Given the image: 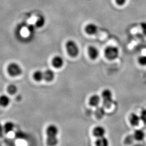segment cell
I'll use <instances>...</instances> for the list:
<instances>
[{"instance_id":"44dd1931","label":"cell","mask_w":146,"mask_h":146,"mask_svg":"<svg viewBox=\"0 0 146 146\" xmlns=\"http://www.w3.org/2000/svg\"><path fill=\"white\" fill-rule=\"evenodd\" d=\"M16 135L19 139H24L25 137L26 136L24 133H23L22 131H17V133H16Z\"/></svg>"},{"instance_id":"e0dca14e","label":"cell","mask_w":146,"mask_h":146,"mask_svg":"<svg viewBox=\"0 0 146 146\" xmlns=\"http://www.w3.org/2000/svg\"><path fill=\"white\" fill-rule=\"evenodd\" d=\"M3 126H4L5 133H7V134L11 133V131H13L14 129V127H15L14 123H13L11 121L6 122Z\"/></svg>"},{"instance_id":"8992f818","label":"cell","mask_w":146,"mask_h":146,"mask_svg":"<svg viewBox=\"0 0 146 146\" xmlns=\"http://www.w3.org/2000/svg\"><path fill=\"white\" fill-rule=\"evenodd\" d=\"M93 134L96 137H101L104 136V135L106 134V129L104 127L102 126H96L93 129Z\"/></svg>"},{"instance_id":"d6986e66","label":"cell","mask_w":146,"mask_h":146,"mask_svg":"<svg viewBox=\"0 0 146 146\" xmlns=\"http://www.w3.org/2000/svg\"><path fill=\"white\" fill-rule=\"evenodd\" d=\"M140 119L141 121H142L146 125V110H143L141 112L140 115Z\"/></svg>"},{"instance_id":"9c48e42d","label":"cell","mask_w":146,"mask_h":146,"mask_svg":"<svg viewBox=\"0 0 146 146\" xmlns=\"http://www.w3.org/2000/svg\"><path fill=\"white\" fill-rule=\"evenodd\" d=\"M89 56L92 60H96L98 58L99 52L98 49L94 46H90L88 49Z\"/></svg>"},{"instance_id":"30bf717a","label":"cell","mask_w":146,"mask_h":146,"mask_svg":"<svg viewBox=\"0 0 146 146\" xmlns=\"http://www.w3.org/2000/svg\"><path fill=\"white\" fill-rule=\"evenodd\" d=\"M129 122H130L131 125L133 126H136V125H139V124L141 121V119H140V116L137 115L135 113H132L129 116Z\"/></svg>"},{"instance_id":"277c9868","label":"cell","mask_w":146,"mask_h":146,"mask_svg":"<svg viewBox=\"0 0 146 146\" xmlns=\"http://www.w3.org/2000/svg\"><path fill=\"white\" fill-rule=\"evenodd\" d=\"M7 71L11 76L14 77L20 75L22 72L20 66L16 63L9 64L7 68Z\"/></svg>"},{"instance_id":"7402d4cb","label":"cell","mask_w":146,"mask_h":146,"mask_svg":"<svg viewBox=\"0 0 146 146\" xmlns=\"http://www.w3.org/2000/svg\"><path fill=\"white\" fill-rule=\"evenodd\" d=\"M141 27L143 34L146 36V22H142Z\"/></svg>"},{"instance_id":"8fae6325","label":"cell","mask_w":146,"mask_h":146,"mask_svg":"<svg viewBox=\"0 0 146 146\" xmlns=\"http://www.w3.org/2000/svg\"><path fill=\"white\" fill-rule=\"evenodd\" d=\"M55 78V73L51 69H47L44 72V80L47 82H51Z\"/></svg>"},{"instance_id":"52a82bcc","label":"cell","mask_w":146,"mask_h":146,"mask_svg":"<svg viewBox=\"0 0 146 146\" xmlns=\"http://www.w3.org/2000/svg\"><path fill=\"white\" fill-rule=\"evenodd\" d=\"M85 31L90 35H95L98 31V28L94 23H89L85 27Z\"/></svg>"},{"instance_id":"5bb4252c","label":"cell","mask_w":146,"mask_h":146,"mask_svg":"<svg viewBox=\"0 0 146 146\" xmlns=\"http://www.w3.org/2000/svg\"><path fill=\"white\" fill-rule=\"evenodd\" d=\"M145 132L140 129L135 131L134 133V137L137 141H142L145 138Z\"/></svg>"},{"instance_id":"9a60e30c","label":"cell","mask_w":146,"mask_h":146,"mask_svg":"<svg viewBox=\"0 0 146 146\" xmlns=\"http://www.w3.org/2000/svg\"><path fill=\"white\" fill-rule=\"evenodd\" d=\"M96 146H109V142L108 139L104 136L98 138L95 142Z\"/></svg>"},{"instance_id":"ba28073f","label":"cell","mask_w":146,"mask_h":146,"mask_svg":"<svg viewBox=\"0 0 146 146\" xmlns=\"http://www.w3.org/2000/svg\"><path fill=\"white\" fill-rule=\"evenodd\" d=\"M52 65L55 68H61L64 64V61L62 58L60 56H56L52 59Z\"/></svg>"},{"instance_id":"3957f363","label":"cell","mask_w":146,"mask_h":146,"mask_svg":"<svg viewBox=\"0 0 146 146\" xmlns=\"http://www.w3.org/2000/svg\"><path fill=\"white\" fill-rule=\"evenodd\" d=\"M119 49L114 46H108L104 49V56L108 60H113L119 56Z\"/></svg>"},{"instance_id":"ac0fdd59","label":"cell","mask_w":146,"mask_h":146,"mask_svg":"<svg viewBox=\"0 0 146 146\" xmlns=\"http://www.w3.org/2000/svg\"><path fill=\"white\" fill-rule=\"evenodd\" d=\"M7 91L8 93L11 95H14L16 94V93L17 91V88L15 84H10L8 88H7Z\"/></svg>"},{"instance_id":"603a6c76","label":"cell","mask_w":146,"mask_h":146,"mask_svg":"<svg viewBox=\"0 0 146 146\" xmlns=\"http://www.w3.org/2000/svg\"><path fill=\"white\" fill-rule=\"evenodd\" d=\"M115 1L117 5L121 6L124 5L125 4L126 0H115Z\"/></svg>"},{"instance_id":"4fadbf2b","label":"cell","mask_w":146,"mask_h":146,"mask_svg":"<svg viewBox=\"0 0 146 146\" xmlns=\"http://www.w3.org/2000/svg\"><path fill=\"white\" fill-rule=\"evenodd\" d=\"M11 103V100L5 94L0 96V105L2 107H7Z\"/></svg>"},{"instance_id":"2e32d148","label":"cell","mask_w":146,"mask_h":146,"mask_svg":"<svg viewBox=\"0 0 146 146\" xmlns=\"http://www.w3.org/2000/svg\"><path fill=\"white\" fill-rule=\"evenodd\" d=\"M33 78L37 82H41L44 79V73L41 70H36L34 73Z\"/></svg>"},{"instance_id":"5b68a950","label":"cell","mask_w":146,"mask_h":146,"mask_svg":"<svg viewBox=\"0 0 146 146\" xmlns=\"http://www.w3.org/2000/svg\"><path fill=\"white\" fill-rule=\"evenodd\" d=\"M103 102L105 106H110L112 102L113 94L110 89H105L102 93Z\"/></svg>"},{"instance_id":"7a4b0ae2","label":"cell","mask_w":146,"mask_h":146,"mask_svg":"<svg viewBox=\"0 0 146 146\" xmlns=\"http://www.w3.org/2000/svg\"><path fill=\"white\" fill-rule=\"evenodd\" d=\"M66 47L68 54L71 57L75 58L78 55L79 49L78 44L75 41L69 40L66 44Z\"/></svg>"},{"instance_id":"cb8c5ba5","label":"cell","mask_w":146,"mask_h":146,"mask_svg":"<svg viewBox=\"0 0 146 146\" xmlns=\"http://www.w3.org/2000/svg\"><path fill=\"white\" fill-rule=\"evenodd\" d=\"M5 133V129H4V126L2 125L1 123H0V137H2L4 133Z\"/></svg>"},{"instance_id":"7c38bea8","label":"cell","mask_w":146,"mask_h":146,"mask_svg":"<svg viewBox=\"0 0 146 146\" xmlns=\"http://www.w3.org/2000/svg\"><path fill=\"white\" fill-rule=\"evenodd\" d=\"M100 101H101V99L99 95H93L90 98L89 102L90 106L93 107H97L100 103Z\"/></svg>"},{"instance_id":"6da1fadb","label":"cell","mask_w":146,"mask_h":146,"mask_svg":"<svg viewBox=\"0 0 146 146\" xmlns=\"http://www.w3.org/2000/svg\"><path fill=\"white\" fill-rule=\"evenodd\" d=\"M47 145L48 146H56L58 144V128L56 125H50L47 127Z\"/></svg>"},{"instance_id":"ffe728a7","label":"cell","mask_w":146,"mask_h":146,"mask_svg":"<svg viewBox=\"0 0 146 146\" xmlns=\"http://www.w3.org/2000/svg\"><path fill=\"white\" fill-rule=\"evenodd\" d=\"M138 62L142 66H146V56H142L139 58Z\"/></svg>"}]
</instances>
